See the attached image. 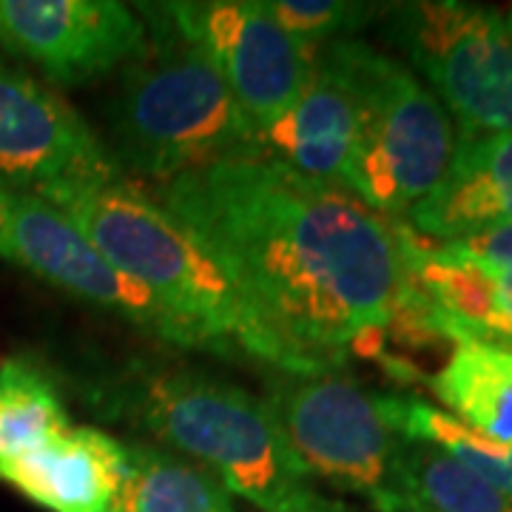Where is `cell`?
Wrapping results in <instances>:
<instances>
[{"label": "cell", "mask_w": 512, "mask_h": 512, "mask_svg": "<svg viewBox=\"0 0 512 512\" xmlns=\"http://www.w3.org/2000/svg\"><path fill=\"white\" fill-rule=\"evenodd\" d=\"M410 285L441 342H484L512 350V265L456 254L399 220Z\"/></svg>", "instance_id": "7c38bea8"}, {"label": "cell", "mask_w": 512, "mask_h": 512, "mask_svg": "<svg viewBox=\"0 0 512 512\" xmlns=\"http://www.w3.org/2000/svg\"><path fill=\"white\" fill-rule=\"evenodd\" d=\"M458 424L512 447V350L453 342L444 365L424 379Z\"/></svg>", "instance_id": "2e32d148"}, {"label": "cell", "mask_w": 512, "mask_h": 512, "mask_svg": "<svg viewBox=\"0 0 512 512\" xmlns=\"http://www.w3.org/2000/svg\"><path fill=\"white\" fill-rule=\"evenodd\" d=\"M43 200L69 214L114 268L188 325L202 350L245 356L293 376L288 353L259 322L234 279L148 188L117 174L63 185Z\"/></svg>", "instance_id": "3957f363"}, {"label": "cell", "mask_w": 512, "mask_h": 512, "mask_svg": "<svg viewBox=\"0 0 512 512\" xmlns=\"http://www.w3.org/2000/svg\"><path fill=\"white\" fill-rule=\"evenodd\" d=\"M504 20H507V29H510V35H512V6H510V12H507V18H504Z\"/></svg>", "instance_id": "603a6c76"}, {"label": "cell", "mask_w": 512, "mask_h": 512, "mask_svg": "<svg viewBox=\"0 0 512 512\" xmlns=\"http://www.w3.org/2000/svg\"><path fill=\"white\" fill-rule=\"evenodd\" d=\"M234 279L293 376L382 359L407 293L399 220L271 157L148 188Z\"/></svg>", "instance_id": "6da1fadb"}, {"label": "cell", "mask_w": 512, "mask_h": 512, "mask_svg": "<svg viewBox=\"0 0 512 512\" xmlns=\"http://www.w3.org/2000/svg\"><path fill=\"white\" fill-rule=\"evenodd\" d=\"M72 427L55 379L26 356L0 359V467Z\"/></svg>", "instance_id": "d6986e66"}, {"label": "cell", "mask_w": 512, "mask_h": 512, "mask_svg": "<svg viewBox=\"0 0 512 512\" xmlns=\"http://www.w3.org/2000/svg\"><path fill=\"white\" fill-rule=\"evenodd\" d=\"M265 402L293 456L313 478L359 495L376 512H404L402 433L387 416L382 393L342 370L311 376L279 373Z\"/></svg>", "instance_id": "8992f818"}, {"label": "cell", "mask_w": 512, "mask_h": 512, "mask_svg": "<svg viewBox=\"0 0 512 512\" xmlns=\"http://www.w3.org/2000/svg\"><path fill=\"white\" fill-rule=\"evenodd\" d=\"M165 12L211 60L259 137L305 89L311 52L271 18L265 0H183L165 3Z\"/></svg>", "instance_id": "9c48e42d"}, {"label": "cell", "mask_w": 512, "mask_h": 512, "mask_svg": "<svg viewBox=\"0 0 512 512\" xmlns=\"http://www.w3.org/2000/svg\"><path fill=\"white\" fill-rule=\"evenodd\" d=\"M407 225L430 242H458L512 222V131L458 137L436 188Z\"/></svg>", "instance_id": "9a60e30c"}, {"label": "cell", "mask_w": 512, "mask_h": 512, "mask_svg": "<svg viewBox=\"0 0 512 512\" xmlns=\"http://www.w3.org/2000/svg\"><path fill=\"white\" fill-rule=\"evenodd\" d=\"M123 174L86 117L32 74L0 63V188L46 197Z\"/></svg>", "instance_id": "30bf717a"}, {"label": "cell", "mask_w": 512, "mask_h": 512, "mask_svg": "<svg viewBox=\"0 0 512 512\" xmlns=\"http://www.w3.org/2000/svg\"><path fill=\"white\" fill-rule=\"evenodd\" d=\"M271 18L305 49L316 52L333 40L353 37L376 18L379 6L350 0H265Z\"/></svg>", "instance_id": "44dd1931"}, {"label": "cell", "mask_w": 512, "mask_h": 512, "mask_svg": "<svg viewBox=\"0 0 512 512\" xmlns=\"http://www.w3.org/2000/svg\"><path fill=\"white\" fill-rule=\"evenodd\" d=\"M382 402L393 427L404 439L436 444L512 501V447L481 439L464 424H458L453 416H447L444 410L424 402L419 396L382 393Z\"/></svg>", "instance_id": "ffe728a7"}, {"label": "cell", "mask_w": 512, "mask_h": 512, "mask_svg": "<svg viewBox=\"0 0 512 512\" xmlns=\"http://www.w3.org/2000/svg\"><path fill=\"white\" fill-rule=\"evenodd\" d=\"M126 473V441L100 427H66L0 467V481L49 512H114Z\"/></svg>", "instance_id": "5bb4252c"}, {"label": "cell", "mask_w": 512, "mask_h": 512, "mask_svg": "<svg viewBox=\"0 0 512 512\" xmlns=\"http://www.w3.org/2000/svg\"><path fill=\"white\" fill-rule=\"evenodd\" d=\"M384 35L461 137L512 131V35L501 12L464 0L393 3Z\"/></svg>", "instance_id": "52a82bcc"}, {"label": "cell", "mask_w": 512, "mask_h": 512, "mask_svg": "<svg viewBox=\"0 0 512 512\" xmlns=\"http://www.w3.org/2000/svg\"><path fill=\"white\" fill-rule=\"evenodd\" d=\"M89 402L208 470L262 512H350L316 493L265 399L200 367L134 362L94 384Z\"/></svg>", "instance_id": "7a4b0ae2"}, {"label": "cell", "mask_w": 512, "mask_h": 512, "mask_svg": "<svg viewBox=\"0 0 512 512\" xmlns=\"http://www.w3.org/2000/svg\"><path fill=\"white\" fill-rule=\"evenodd\" d=\"M231 504L222 484L165 447L126 441V473L114 512H220Z\"/></svg>", "instance_id": "e0dca14e"}, {"label": "cell", "mask_w": 512, "mask_h": 512, "mask_svg": "<svg viewBox=\"0 0 512 512\" xmlns=\"http://www.w3.org/2000/svg\"><path fill=\"white\" fill-rule=\"evenodd\" d=\"M137 12L146 20V49L123 66L109 106L117 163L157 185L225 160L265 157L256 126L165 3Z\"/></svg>", "instance_id": "277c9868"}, {"label": "cell", "mask_w": 512, "mask_h": 512, "mask_svg": "<svg viewBox=\"0 0 512 512\" xmlns=\"http://www.w3.org/2000/svg\"><path fill=\"white\" fill-rule=\"evenodd\" d=\"M0 43L55 86H89L146 49V20L117 0H0Z\"/></svg>", "instance_id": "8fae6325"}, {"label": "cell", "mask_w": 512, "mask_h": 512, "mask_svg": "<svg viewBox=\"0 0 512 512\" xmlns=\"http://www.w3.org/2000/svg\"><path fill=\"white\" fill-rule=\"evenodd\" d=\"M441 245L453 248L456 254L484 259L493 265H512V222L473 234V237L458 239V242H441Z\"/></svg>", "instance_id": "7402d4cb"}, {"label": "cell", "mask_w": 512, "mask_h": 512, "mask_svg": "<svg viewBox=\"0 0 512 512\" xmlns=\"http://www.w3.org/2000/svg\"><path fill=\"white\" fill-rule=\"evenodd\" d=\"M220 512H237V510H234V507H231V504H225V507H222Z\"/></svg>", "instance_id": "cb8c5ba5"}, {"label": "cell", "mask_w": 512, "mask_h": 512, "mask_svg": "<svg viewBox=\"0 0 512 512\" xmlns=\"http://www.w3.org/2000/svg\"><path fill=\"white\" fill-rule=\"evenodd\" d=\"M356 148L353 92L328 46L311 52V74L302 94L276 123L262 131L265 157L291 165L313 180L345 188Z\"/></svg>", "instance_id": "4fadbf2b"}, {"label": "cell", "mask_w": 512, "mask_h": 512, "mask_svg": "<svg viewBox=\"0 0 512 512\" xmlns=\"http://www.w3.org/2000/svg\"><path fill=\"white\" fill-rule=\"evenodd\" d=\"M0 259L165 345L202 350L188 325L114 268L72 217L40 194L0 188Z\"/></svg>", "instance_id": "ba28073f"}, {"label": "cell", "mask_w": 512, "mask_h": 512, "mask_svg": "<svg viewBox=\"0 0 512 512\" xmlns=\"http://www.w3.org/2000/svg\"><path fill=\"white\" fill-rule=\"evenodd\" d=\"M399 490L404 512H512L507 495L458 458L421 439L402 436Z\"/></svg>", "instance_id": "ac0fdd59"}, {"label": "cell", "mask_w": 512, "mask_h": 512, "mask_svg": "<svg viewBox=\"0 0 512 512\" xmlns=\"http://www.w3.org/2000/svg\"><path fill=\"white\" fill-rule=\"evenodd\" d=\"M348 77L356 148L348 183L356 200L402 220L441 180L456 151V126L413 69L359 37L328 43Z\"/></svg>", "instance_id": "5b68a950"}]
</instances>
